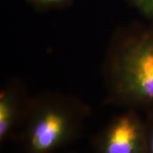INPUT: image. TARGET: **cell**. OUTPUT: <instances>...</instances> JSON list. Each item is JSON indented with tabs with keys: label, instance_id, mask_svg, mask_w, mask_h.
Here are the masks:
<instances>
[{
	"label": "cell",
	"instance_id": "obj_1",
	"mask_svg": "<svg viewBox=\"0 0 153 153\" xmlns=\"http://www.w3.org/2000/svg\"><path fill=\"white\" fill-rule=\"evenodd\" d=\"M108 101L153 111V27L128 29L111 44L105 67Z\"/></svg>",
	"mask_w": 153,
	"mask_h": 153
},
{
	"label": "cell",
	"instance_id": "obj_2",
	"mask_svg": "<svg viewBox=\"0 0 153 153\" xmlns=\"http://www.w3.org/2000/svg\"><path fill=\"white\" fill-rule=\"evenodd\" d=\"M89 114L87 105L60 94L30 100L21 140L27 153H54L76 139Z\"/></svg>",
	"mask_w": 153,
	"mask_h": 153
},
{
	"label": "cell",
	"instance_id": "obj_3",
	"mask_svg": "<svg viewBox=\"0 0 153 153\" xmlns=\"http://www.w3.org/2000/svg\"><path fill=\"white\" fill-rule=\"evenodd\" d=\"M95 153H146L145 118L135 109L114 117L94 140Z\"/></svg>",
	"mask_w": 153,
	"mask_h": 153
},
{
	"label": "cell",
	"instance_id": "obj_6",
	"mask_svg": "<svg viewBox=\"0 0 153 153\" xmlns=\"http://www.w3.org/2000/svg\"><path fill=\"white\" fill-rule=\"evenodd\" d=\"M146 16L153 20V0H128Z\"/></svg>",
	"mask_w": 153,
	"mask_h": 153
},
{
	"label": "cell",
	"instance_id": "obj_5",
	"mask_svg": "<svg viewBox=\"0 0 153 153\" xmlns=\"http://www.w3.org/2000/svg\"><path fill=\"white\" fill-rule=\"evenodd\" d=\"M145 122L146 128V153H153V111H147Z\"/></svg>",
	"mask_w": 153,
	"mask_h": 153
},
{
	"label": "cell",
	"instance_id": "obj_7",
	"mask_svg": "<svg viewBox=\"0 0 153 153\" xmlns=\"http://www.w3.org/2000/svg\"><path fill=\"white\" fill-rule=\"evenodd\" d=\"M38 9H51L65 4L70 0H27Z\"/></svg>",
	"mask_w": 153,
	"mask_h": 153
},
{
	"label": "cell",
	"instance_id": "obj_4",
	"mask_svg": "<svg viewBox=\"0 0 153 153\" xmlns=\"http://www.w3.org/2000/svg\"><path fill=\"white\" fill-rule=\"evenodd\" d=\"M31 100L27 99L22 83L10 82L0 94V141L14 136L19 126L23 125Z\"/></svg>",
	"mask_w": 153,
	"mask_h": 153
}]
</instances>
